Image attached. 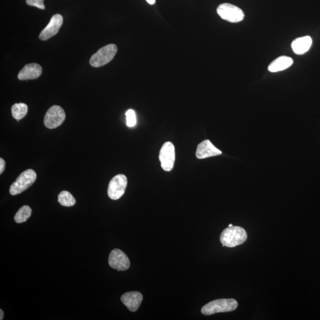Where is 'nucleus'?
Returning <instances> with one entry per match:
<instances>
[{
	"instance_id": "obj_24",
	"label": "nucleus",
	"mask_w": 320,
	"mask_h": 320,
	"mask_svg": "<svg viewBox=\"0 0 320 320\" xmlns=\"http://www.w3.org/2000/svg\"><path fill=\"white\" fill-rule=\"evenodd\" d=\"M232 226H233V224H231V223L230 224V225L229 226V227H232Z\"/></svg>"
},
{
	"instance_id": "obj_16",
	"label": "nucleus",
	"mask_w": 320,
	"mask_h": 320,
	"mask_svg": "<svg viewBox=\"0 0 320 320\" xmlns=\"http://www.w3.org/2000/svg\"><path fill=\"white\" fill-rule=\"evenodd\" d=\"M28 106L23 103H16L12 107V114L14 119L19 121L27 115Z\"/></svg>"
},
{
	"instance_id": "obj_17",
	"label": "nucleus",
	"mask_w": 320,
	"mask_h": 320,
	"mask_svg": "<svg viewBox=\"0 0 320 320\" xmlns=\"http://www.w3.org/2000/svg\"><path fill=\"white\" fill-rule=\"evenodd\" d=\"M31 212L30 206L24 205L17 212L15 216H14V220L18 223L26 222L31 216Z\"/></svg>"
},
{
	"instance_id": "obj_5",
	"label": "nucleus",
	"mask_w": 320,
	"mask_h": 320,
	"mask_svg": "<svg viewBox=\"0 0 320 320\" xmlns=\"http://www.w3.org/2000/svg\"><path fill=\"white\" fill-rule=\"evenodd\" d=\"M217 13L222 19L231 23H238L243 20L244 13L239 7L229 3H223L217 8Z\"/></svg>"
},
{
	"instance_id": "obj_10",
	"label": "nucleus",
	"mask_w": 320,
	"mask_h": 320,
	"mask_svg": "<svg viewBox=\"0 0 320 320\" xmlns=\"http://www.w3.org/2000/svg\"><path fill=\"white\" fill-rule=\"evenodd\" d=\"M63 23V17L60 14L53 15L49 23L39 35V39L42 41H47L53 36L58 33L60 27Z\"/></svg>"
},
{
	"instance_id": "obj_19",
	"label": "nucleus",
	"mask_w": 320,
	"mask_h": 320,
	"mask_svg": "<svg viewBox=\"0 0 320 320\" xmlns=\"http://www.w3.org/2000/svg\"><path fill=\"white\" fill-rule=\"evenodd\" d=\"M126 116V124L128 127H134L137 124L136 114L134 110L130 109L125 113Z\"/></svg>"
},
{
	"instance_id": "obj_6",
	"label": "nucleus",
	"mask_w": 320,
	"mask_h": 320,
	"mask_svg": "<svg viewBox=\"0 0 320 320\" xmlns=\"http://www.w3.org/2000/svg\"><path fill=\"white\" fill-rule=\"evenodd\" d=\"M175 147L172 142H166L160 150L159 159L162 169L166 172H170L173 169L175 163Z\"/></svg>"
},
{
	"instance_id": "obj_7",
	"label": "nucleus",
	"mask_w": 320,
	"mask_h": 320,
	"mask_svg": "<svg viewBox=\"0 0 320 320\" xmlns=\"http://www.w3.org/2000/svg\"><path fill=\"white\" fill-rule=\"evenodd\" d=\"M66 113L59 106H53L46 113L44 124L49 129H55L61 125L66 119Z\"/></svg>"
},
{
	"instance_id": "obj_23",
	"label": "nucleus",
	"mask_w": 320,
	"mask_h": 320,
	"mask_svg": "<svg viewBox=\"0 0 320 320\" xmlns=\"http://www.w3.org/2000/svg\"><path fill=\"white\" fill-rule=\"evenodd\" d=\"M4 318V312L2 309H0V319L2 320Z\"/></svg>"
},
{
	"instance_id": "obj_21",
	"label": "nucleus",
	"mask_w": 320,
	"mask_h": 320,
	"mask_svg": "<svg viewBox=\"0 0 320 320\" xmlns=\"http://www.w3.org/2000/svg\"><path fill=\"white\" fill-rule=\"evenodd\" d=\"M6 163L2 158H0V174H2L5 170Z\"/></svg>"
},
{
	"instance_id": "obj_9",
	"label": "nucleus",
	"mask_w": 320,
	"mask_h": 320,
	"mask_svg": "<svg viewBox=\"0 0 320 320\" xmlns=\"http://www.w3.org/2000/svg\"><path fill=\"white\" fill-rule=\"evenodd\" d=\"M109 264L114 269L124 271L130 268L131 263L126 254L119 249L116 248L110 252Z\"/></svg>"
},
{
	"instance_id": "obj_22",
	"label": "nucleus",
	"mask_w": 320,
	"mask_h": 320,
	"mask_svg": "<svg viewBox=\"0 0 320 320\" xmlns=\"http://www.w3.org/2000/svg\"><path fill=\"white\" fill-rule=\"evenodd\" d=\"M146 2H147L149 4V5H154L155 3V0H146Z\"/></svg>"
},
{
	"instance_id": "obj_14",
	"label": "nucleus",
	"mask_w": 320,
	"mask_h": 320,
	"mask_svg": "<svg viewBox=\"0 0 320 320\" xmlns=\"http://www.w3.org/2000/svg\"><path fill=\"white\" fill-rule=\"evenodd\" d=\"M312 41L310 37H302L295 39L292 43L291 47L297 55L304 54L311 48Z\"/></svg>"
},
{
	"instance_id": "obj_12",
	"label": "nucleus",
	"mask_w": 320,
	"mask_h": 320,
	"mask_svg": "<svg viewBox=\"0 0 320 320\" xmlns=\"http://www.w3.org/2000/svg\"><path fill=\"white\" fill-rule=\"evenodd\" d=\"M120 300L130 311L135 312L140 307L143 296L139 292H129L124 294Z\"/></svg>"
},
{
	"instance_id": "obj_3",
	"label": "nucleus",
	"mask_w": 320,
	"mask_h": 320,
	"mask_svg": "<svg viewBox=\"0 0 320 320\" xmlns=\"http://www.w3.org/2000/svg\"><path fill=\"white\" fill-rule=\"evenodd\" d=\"M37 174L32 169L21 173L14 183L11 185L10 194L13 196L19 195L30 187L37 180Z\"/></svg>"
},
{
	"instance_id": "obj_11",
	"label": "nucleus",
	"mask_w": 320,
	"mask_h": 320,
	"mask_svg": "<svg viewBox=\"0 0 320 320\" xmlns=\"http://www.w3.org/2000/svg\"><path fill=\"white\" fill-rule=\"evenodd\" d=\"M222 151L216 148L209 140H205L198 145L196 156L199 159H205L222 154Z\"/></svg>"
},
{
	"instance_id": "obj_15",
	"label": "nucleus",
	"mask_w": 320,
	"mask_h": 320,
	"mask_svg": "<svg viewBox=\"0 0 320 320\" xmlns=\"http://www.w3.org/2000/svg\"><path fill=\"white\" fill-rule=\"evenodd\" d=\"M293 59L289 56H282L274 60L268 67L271 73H277L288 69L293 64Z\"/></svg>"
},
{
	"instance_id": "obj_2",
	"label": "nucleus",
	"mask_w": 320,
	"mask_h": 320,
	"mask_svg": "<svg viewBox=\"0 0 320 320\" xmlns=\"http://www.w3.org/2000/svg\"><path fill=\"white\" fill-rule=\"evenodd\" d=\"M238 302L234 299H219L209 302L203 307V314L210 315L219 312L233 311L238 307Z\"/></svg>"
},
{
	"instance_id": "obj_13",
	"label": "nucleus",
	"mask_w": 320,
	"mask_h": 320,
	"mask_svg": "<svg viewBox=\"0 0 320 320\" xmlns=\"http://www.w3.org/2000/svg\"><path fill=\"white\" fill-rule=\"evenodd\" d=\"M42 73V67L38 63L27 64L20 71L18 78L20 80L37 79Z\"/></svg>"
},
{
	"instance_id": "obj_18",
	"label": "nucleus",
	"mask_w": 320,
	"mask_h": 320,
	"mask_svg": "<svg viewBox=\"0 0 320 320\" xmlns=\"http://www.w3.org/2000/svg\"><path fill=\"white\" fill-rule=\"evenodd\" d=\"M58 202L63 206L70 207L76 204V201L69 191L64 190L60 192L58 195Z\"/></svg>"
},
{
	"instance_id": "obj_4",
	"label": "nucleus",
	"mask_w": 320,
	"mask_h": 320,
	"mask_svg": "<svg viewBox=\"0 0 320 320\" xmlns=\"http://www.w3.org/2000/svg\"><path fill=\"white\" fill-rule=\"evenodd\" d=\"M117 48L115 44L106 45L92 55L90 64L93 67H101L108 63L116 54Z\"/></svg>"
},
{
	"instance_id": "obj_1",
	"label": "nucleus",
	"mask_w": 320,
	"mask_h": 320,
	"mask_svg": "<svg viewBox=\"0 0 320 320\" xmlns=\"http://www.w3.org/2000/svg\"><path fill=\"white\" fill-rule=\"evenodd\" d=\"M247 239V234L243 228L238 226L229 227L224 230L220 236L223 247H235L243 244Z\"/></svg>"
},
{
	"instance_id": "obj_20",
	"label": "nucleus",
	"mask_w": 320,
	"mask_h": 320,
	"mask_svg": "<svg viewBox=\"0 0 320 320\" xmlns=\"http://www.w3.org/2000/svg\"><path fill=\"white\" fill-rule=\"evenodd\" d=\"M27 5L37 7L39 9H45L44 0H26Z\"/></svg>"
},
{
	"instance_id": "obj_8",
	"label": "nucleus",
	"mask_w": 320,
	"mask_h": 320,
	"mask_svg": "<svg viewBox=\"0 0 320 320\" xmlns=\"http://www.w3.org/2000/svg\"><path fill=\"white\" fill-rule=\"evenodd\" d=\"M127 179L124 174H117L110 180L108 189L109 197L117 200L124 195L127 187Z\"/></svg>"
}]
</instances>
